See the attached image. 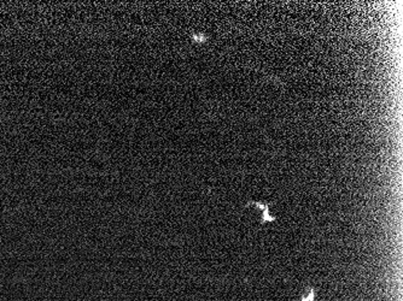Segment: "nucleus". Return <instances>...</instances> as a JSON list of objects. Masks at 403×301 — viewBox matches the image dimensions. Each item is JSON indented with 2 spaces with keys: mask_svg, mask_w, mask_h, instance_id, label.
I'll return each mask as SVG.
<instances>
[{
  "mask_svg": "<svg viewBox=\"0 0 403 301\" xmlns=\"http://www.w3.org/2000/svg\"><path fill=\"white\" fill-rule=\"evenodd\" d=\"M314 297H315V290L313 288H308L307 295H302L301 301H314Z\"/></svg>",
  "mask_w": 403,
  "mask_h": 301,
  "instance_id": "2",
  "label": "nucleus"
},
{
  "mask_svg": "<svg viewBox=\"0 0 403 301\" xmlns=\"http://www.w3.org/2000/svg\"><path fill=\"white\" fill-rule=\"evenodd\" d=\"M252 205H255L256 207H259L260 210H262L263 211V218H262V223H265V222H272V221H274L275 218L274 217H271V214H269V212H268V210H269V204H267V205H262V204H260V202H251Z\"/></svg>",
  "mask_w": 403,
  "mask_h": 301,
  "instance_id": "1",
  "label": "nucleus"
}]
</instances>
